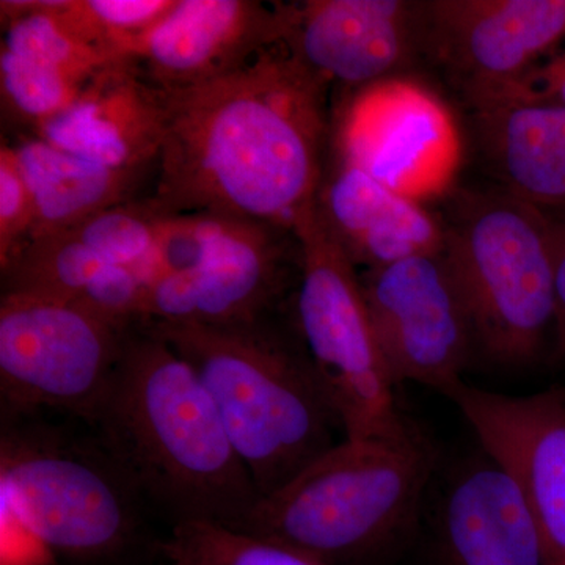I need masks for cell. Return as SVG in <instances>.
<instances>
[{"instance_id": "cell-1", "label": "cell", "mask_w": 565, "mask_h": 565, "mask_svg": "<svg viewBox=\"0 0 565 565\" xmlns=\"http://www.w3.org/2000/svg\"><path fill=\"white\" fill-rule=\"evenodd\" d=\"M327 87L281 43L217 79L161 92L152 206L292 230L326 170Z\"/></svg>"}, {"instance_id": "cell-2", "label": "cell", "mask_w": 565, "mask_h": 565, "mask_svg": "<svg viewBox=\"0 0 565 565\" xmlns=\"http://www.w3.org/2000/svg\"><path fill=\"white\" fill-rule=\"evenodd\" d=\"M90 424L126 481L174 525L233 527L258 503L211 394L150 321L126 329L120 363Z\"/></svg>"}, {"instance_id": "cell-3", "label": "cell", "mask_w": 565, "mask_h": 565, "mask_svg": "<svg viewBox=\"0 0 565 565\" xmlns=\"http://www.w3.org/2000/svg\"><path fill=\"white\" fill-rule=\"evenodd\" d=\"M150 322L211 394L259 498L337 445L343 426L307 353L270 318L230 326Z\"/></svg>"}, {"instance_id": "cell-4", "label": "cell", "mask_w": 565, "mask_h": 565, "mask_svg": "<svg viewBox=\"0 0 565 565\" xmlns=\"http://www.w3.org/2000/svg\"><path fill=\"white\" fill-rule=\"evenodd\" d=\"M435 465L434 445L414 424L396 437L345 438L230 530L323 564L356 565L411 533Z\"/></svg>"}, {"instance_id": "cell-5", "label": "cell", "mask_w": 565, "mask_h": 565, "mask_svg": "<svg viewBox=\"0 0 565 565\" xmlns=\"http://www.w3.org/2000/svg\"><path fill=\"white\" fill-rule=\"evenodd\" d=\"M444 223V256L475 341L503 366L545 348L556 313L555 264L544 211L503 191L457 193Z\"/></svg>"}, {"instance_id": "cell-6", "label": "cell", "mask_w": 565, "mask_h": 565, "mask_svg": "<svg viewBox=\"0 0 565 565\" xmlns=\"http://www.w3.org/2000/svg\"><path fill=\"white\" fill-rule=\"evenodd\" d=\"M0 494L3 519L54 555L109 559L137 534L140 497L98 441L88 448L47 427L6 426Z\"/></svg>"}, {"instance_id": "cell-7", "label": "cell", "mask_w": 565, "mask_h": 565, "mask_svg": "<svg viewBox=\"0 0 565 565\" xmlns=\"http://www.w3.org/2000/svg\"><path fill=\"white\" fill-rule=\"evenodd\" d=\"M300 248L296 326L345 438L396 437L408 423L375 341L360 273L311 203L292 225Z\"/></svg>"}, {"instance_id": "cell-8", "label": "cell", "mask_w": 565, "mask_h": 565, "mask_svg": "<svg viewBox=\"0 0 565 565\" xmlns=\"http://www.w3.org/2000/svg\"><path fill=\"white\" fill-rule=\"evenodd\" d=\"M128 326L77 302L2 294L3 405L18 415L54 408L90 424L120 363Z\"/></svg>"}, {"instance_id": "cell-9", "label": "cell", "mask_w": 565, "mask_h": 565, "mask_svg": "<svg viewBox=\"0 0 565 565\" xmlns=\"http://www.w3.org/2000/svg\"><path fill=\"white\" fill-rule=\"evenodd\" d=\"M188 266L159 275L140 321L230 326L270 318L299 270L294 230L225 215H192Z\"/></svg>"}, {"instance_id": "cell-10", "label": "cell", "mask_w": 565, "mask_h": 565, "mask_svg": "<svg viewBox=\"0 0 565 565\" xmlns=\"http://www.w3.org/2000/svg\"><path fill=\"white\" fill-rule=\"evenodd\" d=\"M360 281L392 384L451 396L463 384L475 334L444 252L362 270Z\"/></svg>"}, {"instance_id": "cell-11", "label": "cell", "mask_w": 565, "mask_h": 565, "mask_svg": "<svg viewBox=\"0 0 565 565\" xmlns=\"http://www.w3.org/2000/svg\"><path fill=\"white\" fill-rule=\"evenodd\" d=\"M423 22L424 55L476 109L565 39V0H426Z\"/></svg>"}, {"instance_id": "cell-12", "label": "cell", "mask_w": 565, "mask_h": 565, "mask_svg": "<svg viewBox=\"0 0 565 565\" xmlns=\"http://www.w3.org/2000/svg\"><path fill=\"white\" fill-rule=\"evenodd\" d=\"M330 145L337 158L416 200L444 188L459 154L440 99L399 77L360 88L341 110Z\"/></svg>"}, {"instance_id": "cell-13", "label": "cell", "mask_w": 565, "mask_h": 565, "mask_svg": "<svg viewBox=\"0 0 565 565\" xmlns=\"http://www.w3.org/2000/svg\"><path fill=\"white\" fill-rule=\"evenodd\" d=\"M449 399L525 498L546 564L565 565V386L508 396L463 382Z\"/></svg>"}, {"instance_id": "cell-14", "label": "cell", "mask_w": 565, "mask_h": 565, "mask_svg": "<svg viewBox=\"0 0 565 565\" xmlns=\"http://www.w3.org/2000/svg\"><path fill=\"white\" fill-rule=\"evenodd\" d=\"M291 13L292 2L174 0L125 62L159 92L184 90L281 44Z\"/></svg>"}, {"instance_id": "cell-15", "label": "cell", "mask_w": 565, "mask_h": 565, "mask_svg": "<svg viewBox=\"0 0 565 565\" xmlns=\"http://www.w3.org/2000/svg\"><path fill=\"white\" fill-rule=\"evenodd\" d=\"M327 85L364 88L424 55L423 2L307 0L292 2L282 41Z\"/></svg>"}, {"instance_id": "cell-16", "label": "cell", "mask_w": 565, "mask_h": 565, "mask_svg": "<svg viewBox=\"0 0 565 565\" xmlns=\"http://www.w3.org/2000/svg\"><path fill=\"white\" fill-rule=\"evenodd\" d=\"M31 136L98 166L156 173L163 136L162 93L128 62H115Z\"/></svg>"}, {"instance_id": "cell-17", "label": "cell", "mask_w": 565, "mask_h": 565, "mask_svg": "<svg viewBox=\"0 0 565 565\" xmlns=\"http://www.w3.org/2000/svg\"><path fill=\"white\" fill-rule=\"evenodd\" d=\"M337 158V156H333ZM316 210L356 269L444 250V223L414 196L337 158L323 170Z\"/></svg>"}, {"instance_id": "cell-18", "label": "cell", "mask_w": 565, "mask_h": 565, "mask_svg": "<svg viewBox=\"0 0 565 565\" xmlns=\"http://www.w3.org/2000/svg\"><path fill=\"white\" fill-rule=\"evenodd\" d=\"M437 514L445 565H548L525 498L487 455L457 471Z\"/></svg>"}, {"instance_id": "cell-19", "label": "cell", "mask_w": 565, "mask_h": 565, "mask_svg": "<svg viewBox=\"0 0 565 565\" xmlns=\"http://www.w3.org/2000/svg\"><path fill=\"white\" fill-rule=\"evenodd\" d=\"M473 120L482 158L505 192L539 207L565 203V107L486 104Z\"/></svg>"}, {"instance_id": "cell-20", "label": "cell", "mask_w": 565, "mask_h": 565, "mask_svg": "<svg viewBox=\"0 0 565 565\" xmlns=\"http://www.w3.org/2000/svg\"><path fill=\"white\" fill-rule=\"evenodd\" d=\"M9 147L31 193V241L79 225L110 207L141 200L137 195L141 185L154 182V172L98 166L39 137L18 136Z\"/></svg>"}, {"instance_id": "cell-21", "label": "cell", "mask_w": 565, "mask_h": 565, "mask_svg": "<svg viewBox=\"0 0 565 565\" xmlns=\"http://www.w3.org/2000/svg\"><path fill=\"white\" fill-rule=\"evenodd\" d=\"M170 565H329L212 522H181L158 544Z\"/></svg>"}, {"instance_id": "cell-22", "label": "cell", "mask_w": 565, "mask_h": 565, "mask_svg": "<svg viewBox=\"0 0 565 565\" xmlns=\"http://www.w3.org/2000/svg\"><path fill=\"white\" fill-rule=\"evenodd\" d=\"M174 0H63L62 14L82 39L126 61Z\"/></svg>"}, {"instance_id": "cell-23", "label": "cell", "mask_w": 565, "mask_h": 565, "mask_svg": "<svg viewBox=\"0 0 565 565\" xmlns=\"http://www.w3.org/2000/svg\"><path fill=\"white\" fill-rule=\"evenodd\" d=\"M31 193L9 145L0 152V266L14 258L31 241Z\"/></svg>"}, {"instance_id": "cell-24", "label": "cell", "mask_w": 565, "mask_h": 565, "mask_svg": "<svg viewBox=\"0 0 565 565\" xmlns=\"http://www.w3.org/2000/svg\"><path fill=\"white\" fill-rule=\"evenodd\" d=\"M539 207V206H537ZM548 223L550 243H552L553 264H555L556 313L555 334L556 360L565 359V203L559 206L541 207Z\"/></svg>"}]
</instances>
